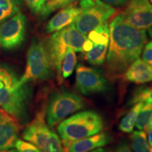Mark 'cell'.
Segmentation results:
<instances>
[{
    "label": "cell",
    "instance_id": "34",
    "mask_svg": "<svg viewBox=\"0 0 152 152\" xmlns=\"http://www.w3.org/2000/svg\"><path fill=\"white\" fill-rule=\"evenodd\" d=\"M150 1H151V2L152 3V0H150Z\"/></svg>",
    "mask_w": 152,
    "mask_h": 152
},
{
    "label": "cell",
    "instance_id": "23",
    "mask_svg": "<svg viewBox=\"0 0 152 152\" xmlns=\"http://www.w3.org/2000/svg\"><path fill=\"white\" fill-rule=\"evenodd\" d=\"M138 102L152 103V87H142L138 88L132 95L130 104H135Z\"/></svg>",
    "mask_w": 152,
    "mask_h": 152
},
{
    "label": "cell",
    "instance_id": "32",
    "mask_svg": "<svg viewBox=\"0 0 152 152\" xmlns=\"http://www.w3.org/2000/svg\"><path fill=\"white\" fill-rule=\"evenodd\" d=\"M0 152H19L16 149H11L8 150H0Z\"/></svg>",
    "mask_w": 152,
    "mask_h": 152
},
{
    "label": "cell",
    "instance_id": "7",
    "mask_svg": "<svg viewBox=\"0 0 152 152\" xmlns=\"http://www.w3.org/2000/svg\"><path fill=\"white\" fill-rule=\"evenodd\" d=\"M85 106V101L75 93L56 91L49 96L47 104L45 115L47 125L52 128Z\"/></svg>",
    "mask_w": 152,
    "mask_h": 152
},
{
    "label": "cell",
    "instance_id": "25",
    "mask_svg": "<svg viewBox=\"0 0 152 152\" xmlns=\"http://www.w3.org/2000/svg\"><path fill=\"white\" fill-rule=\"evenodd\" d=\"M47 0H26L29 9L35 14H39Z\"/></svg>",
    "mask_w": 152,
    "mask_h": 152
},
{
    "label": "cell",
    "instance_id": "2",
    "mask_svg": "<svg viewBox=\"0 0 152 152\" xmlns=\"http://www.w3.org/2000/svg\"><path fill=\"white\" fill-rule=\"evenodd\" d=\"M8 66L0 64V106L22 124L29 118L32 91Z\"/></svg>",
    "mask_w": 152,
    "mask_h": 152
},
{
    "label": "cell",
    "instance_id": "5",
    "mask_svg": "<svg viewBox=\"0 0 152 152\" xmlns=\"http://www.w3.org/2000/svg\"><path fill=\"white\" fill-rule=\"evenodd\" d=\"M45 114L38 113L23 132V138L42 152H68L61 139L45 122Z\"/></svg>",
    "mask_w": 152,
    "mask_h": 152
},
{
    "label": "cell",
    "instance_id": "9",
    "mask_svg": "<svg viewBox=\"0 0 152 152\" xmlns=\"http://www.w3.org/2000/svg\"><path fill=\"white\" fill-rule=\"evenodd\" d=\"M110 29L107 23L99 26L88 33L83 47L85 59L94 66H100L105 61L109 43Z\"/></svg>",
    "mask_w": 152,
    "mask_h": 152
},
{
    "label": "cell",
    "instance_id": "29",
    "mask_svg": "<svg viewBox=\"0 0 152 152\" xmlns=\"http://www.w3.org/2000/svg\"><path fill=\"white\" fill-rule=\"evenodd\" d=\"M147 132H148V141H149V144H151V146L152 147V128L151 129H149Z\"/></svg>",
    "mask_w": 152,
    "mask_h": 152
},
{
    "label": "cell",
    "instance_id": "12",
    "mask_svg": "<svg viewBox=\"0 0 152 152\" xmlns=\"http://www.w3.org/2000/svg\"><path fill=\"white\" fill-rule=\"evenodd\" d=\"M121 15L125 22L137 29L146 30L152 26V5L149 0H130Z\"/></svg>",
    "mask_w": 152,
    "mask_h": 152
},
{
    "label": "cell",
    "instance_id": "27",
    "mask_svg": "<svg viewBox=\"0 0 152 152\" xmlns=\"http://www.w3.org/2000/svg\"><path fill=\"white\" fill-rule=\"evenodd\" d=\"M114 152H134L132 149H131L130 145L126 142H123V143L120 144L118 146L116 149H115Z\"/></svg>",
    "mask_w": 152,
    "mask_h": 152
},
{
    "label": "cell",
    "instance_id": "1",
    "mask_svg": "<svg viewBox=\"0 0 152 152\" xmlns=\"http://www.w3.org/2000/svg\"><path fill=\"white\" fill-rule=\"evenodd\" d=\"M109 29L106 71L114 78L124 75L131 64L140 58L147 42V35L145 30L137 29L125 22L121 14L113 19Z\"/></svg>",
    "mask_w": 152,
    "mask_h": 152
},
{
    "label": "cell",
    "instance_id": "35",
    "mask_svg": "<svg viewBox=\"0 0 152 152\" xmlns=\"http://www.w3.org/2000/svg\"><path fill=\"white\" fill-rule=\"evenodd\" d=\"M151 87H152V85H151Z\"/></svg>",
    "mask_w": 152,
    "mask_h": 152
},
{
    "label": "cell",
    "instance_id": "8",
    "mask_svg": "<svg viewBox=\"0 0 152 152\" xmlns=\"http://www.w3.org/2000/svg\"><path fill=\"white\" fill-rule=\"evenodd\" d=\"M81 12L74 22L76 29L87 35L115 14V9L102 0H81Z\"/></svg>",
    "mask_w": 152,
    "mask_h": 152
},
{
    "label": "cell",
    "instance_id": "24",
    "mask_svg": "<svg viewBox=\"0 0 152 152\" xmlns=\"http://www.w3.org/2000/svg\"><path fill=\"white\" fill-rule=\"evenodd\" d=\"M15 148L19 152H42L37 147L26 140H19L17 141Z\"/></svg>",
    "mask_w": 152,
    "mask_h": 152
},
{
    "label": "cell",
    "instance_id": "15",
    "mask_svg": "<svg viewBox=\"0 0 152 152\" xmlns=\"http://www.w3.org/2000/svg\"><path fill=\"white\" fill-rule=\"evenodd\" d=\"M111 140V137L109 134L99 132L94 135L71 142L68 144L66 148L68 152H89L105 147Z\"/></svg>",
    "mask_w": 152,
    "mask_h": 152
},
{
    "label": "cell",
    "instance_id": "30",
    "mask_svg": "<svg viewBox=\"0 0 152 152\" xmlns=\"http://www.w3.org/2000/svg\"><path fill=\"white\" fill-rule=\"evenodd\" d=\"M89 152H111L109 150L106 149H102V148H99V149L92 150V151H90Z\"/></svg>",
    "mask_w": 152,
    "mask_h": 152
},
{
    "label": "cell",
    "instance_id": "18",
    "mask_svg": "<svg viewBox=\"0 0 152 152\" xmlns=\"http://www.w3.org/2000/svg\"><path fill=\"white\" fill-rule=\"evenodd\" d=\"M22 0H0V23L20 12Z\"/></svg>",
    "mask_w": 152,
    "mask_h": 152
},
{
    "label": "cell",
    "instance_id": "31",
    "mask_svg": "<svg viewBox=\"0 0 152 152\" xmlns=\"http://www.w3.org/2000/svg\"><path fill=\"white\" fill-rule=\"evenodd\" d=\"M151 128H152V113H151V117H150L149 123H148L147 128H146V131H148V130H149V129H151Z\"/></svg>",
    "mask_w": 152,
    "mask_h": 152
},
{
    "label": "cell",
    "instance_id": "26",
    "mask_svg": "<svg viewBox=\"0 0 152 152\" xmlns=\"http://www.w3.org/2000/svg\"><path fill=\"white\" fill-rule=\"evenodd\" d=\"M142 60L150 66H152V41L144 45L142 53Z\"/></svg>",
    "mask_w": 152,
    "mask_h": 152
},
{
    "label": "cell",
    "instance_id": "19",
    "mask_svg": "<svg viewBox=\"0 0 152 152\" xmlns=\"http://www.w3.org/2000/svg\"><path fill=\"white\" fill-rule=\"evenodd\" d=\"M76 61H77V58H76L75 52L73 49L68 48L64 55L61 65V80L62 79L67 78L72 75Z\"/></svg>",
    "mask_w": 152,
    "mask_h": 152
},
{
    "label": "cell",
    "instance_id": "3",
    "mask_svg": "<svg viewBox=\"0 0 152 152\" xmlns=\"http://www.w3.org/2000/svg\"><path fill=\"white\" fill-rule=\"evenodd\" d=\"M103 127V119L99 114L94 111H84L61 121L57 130L66 147L71 142L97 134Z\"/></svg>",
    "mask_w": 152,
    "mask_h": 152
},
{
    "label": "cell",
    "instance_id": "21",
    "mask_svg": "<svg viewBox=\"0 0 152 152\" xmlns=\"http://www.w3.org/2000/svg\"><path fill=\"white\" fill-rule=\"evenodd\" d=\"M80 1L81 0H47L39 14L41 18H45L58 9L73 5V4Z\"/></svg>",
    "mask_w": 152,
    "mask_h": 152
},
{
    "label": "cell",
    "instance_id": "14",
    "mask_svg": "<svg viewBox=\"0 0 152 152\" xmlns=\"http://www.w3.org/2000/svg\"><path fill=\"white\" fill-rule=\"evenodd\" d=\"M80 12V7H75L74 5L63 8L49 20L45 28L46 32L47 33H53L64 29L73 23Z\"/></svg>",
    "mask_w": 152,
    "mask_h": 152
},
{
    "label": "cell",
    "instance_id": "28",
    "mask_svg": "<svg viewBox=\"0 0 152 152\" xmlns=\"http://www.w3.org/2000/svg\"><path fill=\"white\" fill-rule=\"evenodd\" d=\"M102 1L109 4L114 5V6H121L124 4L128 1L129 0H102Z\"/></svg>",
    "mask_w": 152,
    "mask_h": 152
},
{
    "label": "cell",
    "instance_id": "16",
    "mask_svg": "<svg viewBox=\"0 0 152 152\" xmlns=\"http://www.w3.org/2000/svg\"><path fill=\"white\" fill-rule=\"evenodd\" d=\"M124 78L125 80L139 85L149 83L152 81V66L137 58L125 72Z\"/></svg>",
    "mask_w": 152,
    "mask_h": 152
},
{
    "label": "cell",
    "instance_id": "11",
    "mask_svg": "<svg viewBox=\"0 0 152 152\" xmlns=\"http://www.w3.org/2000/svg\"><path fill=\"white\" fill-rule=\"evenodd\" d=\"M108 83L105 77L95 68L79 64L76 68L75 87L80 93L90 95L107 90Z\"/></svg>",
    "mask_w": 152,
    "mask_h": 152
},
{
    "label": "cell",
    "instance_id": "13",
    "mask_svg": "<svg viewBox=\"0 0 152 152\" xmlns=\"http://www.w3.org/2000/svg\"><path fill=\"white\" fill-rule=\"evenodd\" d=\"M20 123L4 110L0 109V150L14 149L18 140Z\"/></svg>",
    "mask_w": 152,
    "mask_h": 152
},
{
    "label": "cell",
    "instance_id": "22",
    "mask_svg": "<svg viewBox=\"0 0 152 152\" xmlns=\"http://www.w3.org/2000/svg\"><path fill=\"white\" fill-rule=\"evenodd\" d=\"M152 113V103H144L137 116L134 126L139 130H145Z\"/></svg>",
    "mask_w": 152,
    "mask_h": 152
},
{
    "label": "cell",
    "instance_id": "4",
    "mask_svg": "<svg viewBox=\"0 0 152 152\" xmlns=\"http://www.w3.org/2000/svg\"><path fill=\"white\" fill-rule=\"evenodd\" d=\"M86 36L76 29L72 23L64 29L54 33L47 42V52L53 65L56 71L58 80H61V65L64 55L68 48L73 49L75 52H82Z\"/></svg>",
    "mask_w": 152,
    "mask_h": 152
},
{
    "label": "cell",
    "instance_id": "6",
    "mask_svg": "<svg viewBox=\"0 0 152 152\" xmlns=\"http://www.w3.org/2000/svg\"><path fill=\"white\" fill-rule=\"evenodd\" d=\"M54 69L46 46L39 39H33L28 51L26 70L20 78L21 83L50 79Z\"/></svg>",
    "mask_w": 152,
    "mask_h": 152
},
{
    "label": "cell",
    "instance_id": "33",
    "mask_svg": "<svg viewBox=\"0 0 152 152\" xmlns=\"http://www.w3.org/2000/svg\"><path fill=\"white\" fill-rule=\"evenodd\" d=\"M149 35L151 37V38H152V26L149 28Z\"/></svg>",
    "mask_w": 152,
    "mask_h": 152
},
{
    "label": "cell",
    "instance_id": "20",
    "mask_svg": "<svg viewBox=\"0 0 152 152\" xmlns=\"http://www.w3.org/2000/svg\"><path fill=\"white\" fill-rule=\"evenodd\" d=\"M143 104L142 102H138L134 104L128 114L121 120L119 124V129L122 132L125 133H130L132 132L137 114Z\"/></svg>",
    "mask_w": 152,
    "mask_h": 152
},
{
    "label": "cell",
    "instance_id": "10",
    "mask_svg": "<svg viewBox=\"0 0 152 152\" xmlns=\"http://www.w3.org/2000/svg\"><path fill=\"white\" fill-rule=\"evenodd\" d=\"M27 20L21 12L0 23V47L11 50L22 45L26 39Z\"/></svg>",
    "mask_w": 152,
    "mask_h": 152
},
{
    "label": "cell",
    "instance_id": "17",
    "mask_svg": "<svg viewBox=\"0 0 152 152\" xmlns=\"http://www.w3.org/2000/svg\"><path fill=\"white\" fill-rule=\"evenodd\" d=\"M131 149L134 152H152V147L143 130L134 131L130 136Z\"/></svg>",
    "mask_w": 152,
    "mask_h": 152
}]
</instances>
